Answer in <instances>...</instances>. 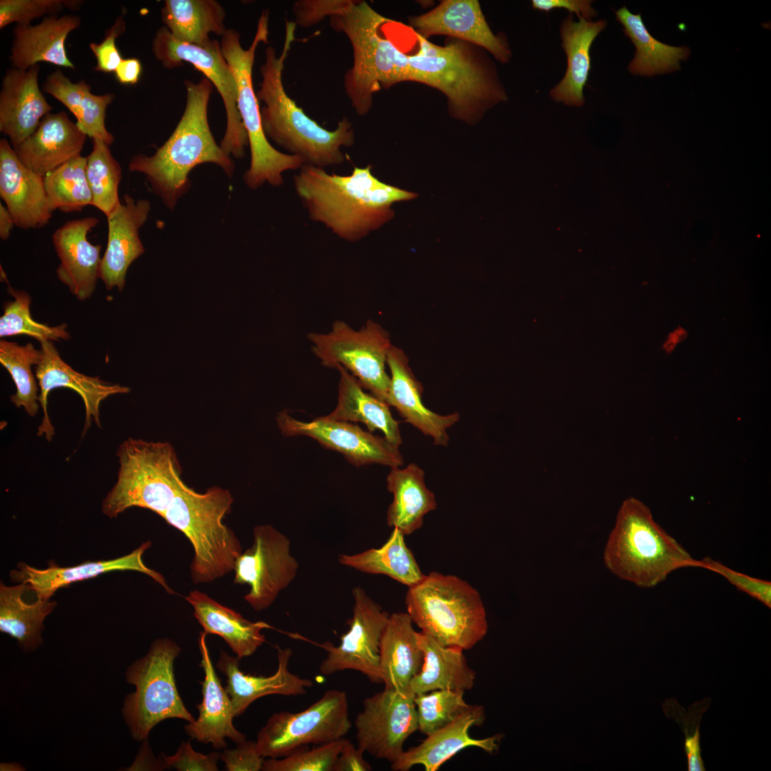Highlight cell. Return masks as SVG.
Segmentation results:
<instances>
[{"instance_id": "cell-49", "label": "cell", "mask_w": 771, "mask_h": 771, "mask_svg": "<svg viewBox=\"0 0 771 771\" xmlns=\"http://www.w3.org/2000/svg\"><path fill=\"white\" fill-rule=\"evenodd\" d=\"M113 94L96 95L88 91L83 99L80 118L76 121L79 128L94 139L103 141L111 146L114 141L105 125L107 106L113 101Z\"/></svg>"}, {"instance_id": "cell-48", "label": "cell", "mask_w": 771, "mask_h": 771, "mask_svg": "<svg viewBox=\"0 0 771 771\" xmlns=\"http://www.w3.org/2000/svg\"><path fill=\"white\" fill-rule=\"evenodd\" d=\"M345 737L294 752L283 758L264 760L263 771H333L345 745Z\"/></svg>"}, {"instance_id": "cell-43", "label": "cell", "mask_w": 771, "mask_h": 771, "mask_svg": "<svg viewBox=\"0 0 771 771\" xmlns=\"http://www.w3.org/2000/svg\"><path fill=\"white\" fill-rule=\"evenodd\" d=\"M87 158L78 156L44 177L46 192L53 209L64 213L81 211L91 205L92 194L86 177Z\"/></svg>"}, {"instance_id": "cell-14", "label": "cell", "mask_w": 771, "mask_h": 771, "mask_svg": "<svg viewBox=\"0 0 771 771\" xmlns=\"http://www.w3.org/2000/svg\"><path fill=\"white\" fill-rule=\"evenodd\" d=\"M152 52L163 67L172 69L191 64L201 71L220 94L226 113V128L220 146L228 155L242 158L248 145V135L237 108V85L233 73L216 40L205 46L180 41L161 26L152 41Z\"/></svg>"}, {"instance_id": "cell-50", "label": "cell", "mask_w": 771, "mask_h": 771, "mask_svg": "<svg viewBox=\"0 0 771 771\" xmlns=\"http://www.w3.org/2000/svg\"><path fill=\"white\" fill-rule=\"evenodd\" d=\"M64 6L66 1L62 0H1L0 29L12 23L29 25L45 14L56 15Z\"/></svg>"}, {"instance_id": "cell-47", "label": "cell", "mask_w": 771, "mask_h": 771, "mask_svg": "<svg viewBox=\"0 0 771 771\" xmlns=\"http://www.w3.org/2000/svg\"><path fill=\"white\" fill-rule=\"evenodd\" d=\"M710 703V698H705L690 705L687 711L675 698L667 699L662 704L665 715L674 719L685 734L684 751L688 771L706 770L701 755L699 729L702 715L709 709Z\"/></svg>"}, {"instance_id": "cell-8", "label": "cell", "mask_w": 771, "mask_h": 771, "mask_svg": "<svg viewBox=\"0 0 771 771\" xmlns=\"http://www.w3.org/2000/svg\"><path fill=\"white\" fill-rule=\"evenodd\" d=\"M405 604L413 623L444 646L463 650L486 635V611L479 592L453 575L431 572L408 588Z\"/></svg>"}, {"instance_id": "cell-45", "label": "cell", "mask_w": 771, "mask_h": 771, "mask_svg": "<svg viewBox=\"0 0 771 771\" xmlns=\"http://www.w3.org/2000/svg\"><path fill=\"white\" fill-rule=\"evenodd\" d=\"M1 271L8 284L7 292L14 298V301H7L4 304V314L0 318L1 338L26 334L39 342L46 340L59 341L60 339L68 340L71 338L69 333L66 331V323L49 326L35 321L30 313L31 303L30 296L24 291L12 288L1 268Z\"/></svg>"}, {"instance_id": "cell-38", "label": "cell", "mask_w": 771, "mask_h": 771, "mask_svg": "<svg viewBox=\"0 0 771 771\" xmlns=\"http://www.w3.org/2000/svg\"><path fill=\"white\" fill-rule=\"evenodd\" d=\"M615 13L625 34L635 47L634 58L628 66L631 74L650 77L680 69V61H685L690 56L689 48L659 41L647 29L641 14L631 13L625 6Z\"/></svg>"}, {"instance_id": "cell-55", "label": "cell", "mask_w": 771, "mask_h": 771, "mask_svg": "<svg viewBox=\"0 0 771 771\" xmlns=\"http://www.w3.org/2000/svg\"><path fill=\"white\" fill-rule=\"evenodd\" d=\"M126 24L123 15L116 19L112 26L106 32L104 39L100 43H91L89 47L96 59L94 70L97 71L114 72L123 59L116 46V39L125 30Z\"/></svg>"}, {"instance_id": "cell-28", "label": "cell", "mask_w": 771, "mask_h": 771, "mask_svg": "<svg viewBox=\"0 0 771 771\" xmlns=\"http://www.w3.org/2000/svg\"><path fill=\"white\" fill-rule=\"evenodd\" d=\"M151 545V543L147 541L123 557L109 560L89 561L71 567L53 565L41 570L21 563L19 570L12 571L11 575L16 582L27 584L29 589L36 593L37 598L41 600H49L59 588L72 583L115 570H136L144 573L159 583L168 593L173 594L164 577L143 563V555Z\"/></svg>"}, {"instance_id": "cell-39", "label": "cell", "mask_w": 771, "mask_h": 771, "mask_svg": "<svg viewBox=\"0 0 771 771\" xmlns=\"http://www.w3.org/2000/svg\"><path fill=\"white\" fill-rule=\"evenodd\" d=\"M165 26L177 40L205 46L213 33L223 36L226 13L215 0H166L161 9Z\"/></svg>"}, {"instance_id": "cell-63", "label": "cell", "mask_w": 771, "mask_h": 771, "mask_svg": "<svg viewBox=\"0 0 771 771\" xmlns=\"http://www.w3.org/2000/svg\"><path fill=\"white\" fill-rule=\"evenodd\" d=\"M9 767L11 768V770H21V769H19L20 766L18 764L11 763V764H3V765L1 764V770H7Z\"/></svg>"}, {"instance_id": "cell-4", "label": "cell", "mask_w": 771, "mask_h": 771, "mask_svg": "<svg viewBox=\"0 0 771 771\" xmlns=\"http://www.w3.org/2000/svg\"><path fill=\"white\" fill-rule=\"evenodd\" d=\"M607 568L621 580L651 588L673 571L698 567L687 550L654 520L650 509L633 497L620 507L603 553Z\"/></svg>"}, {"instance_id": "cell-24", "label": "cell", "mask_w": 771, "mask_h": 771, "mask_svg": "<svg viewBox=\"0 0 771 771\" xmlns=\"http://www.w3.org/2000/svg\"><path fill=\"white\" fill-rule=\"evenodd\" d=\"M151 203L135 201L125 194L123 201L106 216L108 241L101 258L99 278L107 290L116 287L121 292L130 265L145 251L139 230L147 221Z\"/></svg>"}, {"instance_id": "cell-21", "label": "cell", "mask_w": 771, "mask_h": 771, "mask_svg": "<svg viewBox=\"0 0 771 771\" xmlns=\"http://www.w3.org/2000/svg\"><path fill=\"white\" fill-rule=\"evenodd\" d=\"M0 196L18 228H42L52 217L44 177L21 163L6 138L0 140Z\"/></svg>"}, {"instance_id": "cell-58", "label": "cell", "mask_w": 771, "mask_h": 771, "mask_svg": "<svg viewBox=\"0 0 771 771\" xmlns=\"http://www.w3.org/2000/svg\"><path fill=\"white\" fill-rule=\"evenodd\" d=\"M364 752L349 740L339 754L333 771H370L371 765L363 758Z\"/></svg>"}, {"instance_id": "cell-33", "label": "cell", "mask_w": 771, "mask_h": 771, "mask_svg": "<svg viewBox=\"0 0 771 771\" xmlns=\"http://www.w3.org/2000/svg\"><path fill=\"white\" fill-rule=\"evenodd\" d=\"M379 656L385 688L410 691V682L420 672L424 654L408 613L390 615L381 637Z\"/></svg>"}, {"instance_id": "cell-31", "label": "cell", "mask_w": 771, "mask_h": 771, "mask_svg": "<svg viewBox=\"0 0 771 771\" xmlns=\"http://www.w3.org/2000/svg\"><path fill=\"white\" fill-rule=\"evenodd\" d=\"M80 24V17L72 14L50 15L36 25L16 24L9 56L11 67L28 69L44 61L74 69L67 56L65 42Z\"/></svg>"}, {"instance_id": "cell-44", "label": "cell", "mask_w": 771, "mask_h": 771, "mask_svg": "<svg viewBox=\"0 0 771 771\" xmlns=\"http://www.w3.org/2000/svg\"><path fill=\"white\" fill-rule=\"evenodd\" d=\"M91 152L86 157V177L92 194L91 205L108 216L121 203L119 186L122 177L119 163L113 156L109 145L99 139L92 141Z\"/></svg>"}, {"instance_id": "cell-6", "label": "cell", "mask_w": 771, "mask_h": 771, "mask_svg": "<svg viewBox=\"0 0 771 771\" xmlns=\"http://www.w3.org/2000/svg\"><path fill=\"white\" fill-rule=\"evenodd\" d=\"M388 20L363 1H355L344 13L331 17V27L343 32L352 46L353 65L343 82L353 108L361 116L371 110L375 93L410 81L408 55L383 36Z\"/></svg>"}, {"instance_id": "cell-10", "label": "cell", "mask_w": 771, "mask_h": 771, "mask_svg": "<svg viewBox=\"0 0 771 771\" xmlns=\"http://www.w3.org/2000/svg\"><path fill=\"white\" fill-rule=\"evenodd\" d=\"M268 10H264L248 49L241 46L240 34L233 29L225 31L220 43L237 85V108L251 150V163L243 175V181L251 189H257L266 182L280 186L283 183V173L300 169L305 164L300 157L276 149L269 143L262 127L259 102L252 84V69L258 44L268 42Z\"/></svg>"}, {"instance_id": "cell-37", "label": "cell", "mask_w": 771, "mask_h": 771, "mask_svg": "<svg viewBox=\"0 0 771 771\" xmlns=\"http://www.w3.org/2000/svg\"><path fill=\"white\" fill-rule=\"evenodd\" d=\"M339 372L338 402L335 409L326 418L365 424L370 432L378 430L392 444L400 447L402 438L399 422L395 420L389 405L371 393H367L358 380L344 367L337 366Z\"/></svg>"}, {"instance_id": "cell-12", "label": "cell", "mask_w": 771, "mask_h": 771, "mask_svg": "<svg viewBox=\"0 0 771 771\" xmlns=\"http://www.w3.org/2000/svg\"><path fill=\"white\" fill-rule=\"evenodd\" d=\"M307 338L323 366L344 367L364 389L387 403L390 376L386 365L392 344L388 332L381 325L369 320L356 330L337 320L329 332L310 333Z\"/></svg>"}, {"instance_id": "cell-53", "label": "cell", "mask_w": 771, "mask_h": 771, "mask_svg": "<svg viewBox=\"0 0 771 771\" xmlns=\"http://www.w3.org/2000/svg\"><path fill=\"white\" fill-rule=\"evenodd\" d=\"M354 0H299L294 3L293 21L296 26L310 27L318 24L327 16L333 17L344 13Z\"/></svg>"}, {"instance_id": "cell-64", "label": "cell", "mask_w": 771, "mask_h": 771, "mask_svg": "<svg viewBox=\"0 0 771 771\" xmlns=\"http://www.w3.org/2000/svg\"><path fill=\"white\" fill-rule=\"evenodd\" d=\"M675 344L676 341L672 338H671L668 341L666 342L665 345V349L668 351H670L673 349Z\"/></svg>"}, {"instance_id": "cell-30", "label": "cell", "mask_w": 771, "mask_h": 771, "mask_svg": "<svg viewBox=\"0 0 771 771\" xmlns=\"http://www.w3.org/2000/svg\"><path fill=\"white\" fill-rule=\"evenodd\" d=\"M278 667L270 676H255L243 673L239 668L240 659L220 650L216 667L227 677L225 690L233 706L235 717L243 714L258 698L269 695H302L313 685L312 680L291 672L288 662L291 648L276 647Z\"/></svg>"}, {"instance_id": "cell-40", "label": "cell", "mask_w": 771, "mask_h": 771, "mask_svg": "<svg viewBox=\"0 0 771 771\" xmlns=\"http://www.w3.org/2000/svg\"><path fill=\"white\" fill-rule=\"evenodd\" d=\"M405 535L393 528L390 537L379 548H371L358 554H341V564L362 573L385 575L407 585L420 583L425 577L404 540Z\"/></svg>"}, {"instance_id": "cell-22", "label": "cell", "mask_w": 771, "mask_h": 771, "mask_svg": "<svg viewBox=\"0 0 771 771\" xmlns=\"http://www.w3.org/2000/svg\"><path fill=\"white\" fill-rule=\"evenodd\" d=\"M99 222L94 216L70 220L52 234L60 260L57 277L80 301L91 296L99 278L101 246L94 245L88 240V234Z\"/></svg>"}, {"instance_id": "cell-9", "label": "cell", "mask_w": 771, "mask_h": 771, "mask_svg": "<svg viewBox=\"0 0 771 771\" xmlns=\"http://www.w3.org/2000/svg\"><path fill=\"white\" fill-rule=\"evenodd\" d=\"M116 482L102 503V512L116 518L139 507L163 518L184 483L174 448L168 442L128 438L119 446Z\"/></svg>"}, {"instance_id": "cell-15", "label": "cell", "mask_w": 771, "mask_h": 771, "mask_svg": "<svg viewBox=\"0 0 771 771\" xmlns=\"http://www.w3.org/2000/svg\"><path fill=\"white\" fill-rule=\"evenodd\" d=\"M252 545L236 561L234 584L248 585L245 600L256 610L269 608L294 580L298 563L289 539L271 525L253 529Z\"/></svg>"}, {"instance_id": "cell-26", "label": "cell", "mask_w": 771, "mask_h": 771, "mask_svg": "<svg viewBox=\"0 0 771 771\" xmlns=\"http://www.w3.org/2000/svg\"><path fill=\"white\" fill-rule=\"evenodd\" d=\"M387 365L390 372L387 404L395 408L405 423L431 437L435 445L447 446L450 440L448 429L459 420V414L439 415L423 405V387L415 377L402 349L390 346Z\"/></svg>"}, {"instance_id": "cell-16", "label": "cell", "mask_w": 771, "mask_h": 771, "mask_svg": "<svg viewBox=\"0 0 771 771\" xmlns=\"http://www.w3.org/2000/svg\"><path fill=\"white\" fill-rule=\"evenodd\" d=\"M415 695L384 688L364 699L357 715V747L377 759L395 762L408 737L418 730Z\"/></svg>"}, {"instance_id": "cell-25", "label": "cell", "mask_w": 771, "mask_h": 771, "mask_svg": "<svg viewBox=\"0 0 771 771\" xmlns=\"http://www.w3.org/2000/svg\"><path fill=\"white\" fill-rule=\"evenodd\" d=\"M39 64L28 69H8L0 91V131L15 148L37 128L53 106L43 95L38 83Z\"/></svg>"}, {"instance_id": "cell-61", "label": "cell", "mask_w": 771, "mask_h": 771, "mask_svg": "<svg viewBox=\"0 0 771 771\" xmlns=\"http://www.w3.org/2000/svg\"><path fill=\"white\" fill-rule=\"evenodd\" d=\"M15 226L14 221L11 213L5 206L0 203V238L5 241L7 240L11 233V231Z\"/></svg>"}, {"instance_id": "cell-17", "label": "cell", "mask_w": 771, "mask_h": 771, "mask_svg": "<svg viewBox=\"0 0 771 771\" xmlns=\"http://www.w3.org/2000/svg\"><path fill=\"white\" fill-rule=\"evenodd\" d=\"M354 599L353 615L347 621L348 631L334 646L324 644L328 653L319 665L323 675L345 670L363 674L371 682L383 683L380 669L379 644L390 614L376 603L360 586L352 590Z\"/></svg>"}, {"instance_id": "cell-20", "label": "cell", "mask_w": 771, "mask_h": 771, "mask_svg": "<svg viewBox=\"0 0 771 771\" xmlns=\"http://www.w3.org/2000/svg\"><path fill=\"white\" fill-rule=\"evenodd\" d=\"M409 21L415 33L427 39L433 35L449 36L485 49L503 64L512 56L506 38L493 32L477 0H443Z\"/></svg>"}, {"instance_id": "cell-51", "label": "cell", "mask_w": 771, "mask_h": 771, "mask_svg": "<svg viewBox=\"0 0 771 771\" xmlns=\"http://www.w3.org/2000/svg\"><path fill=\"white\" fill-rule=\"evenodd\" d=\"M698 567L712 570L725 578L738 590L771 608V583L737 572L710 557L698 560Z\"/></svg>"}, {"instance_id": "cell-19", "label": "cell", "mask_w": 771, "mask_h": 771, "mask_svg": "<svg viewBox=\"0 0 771 771\" xmlns=\"http://www.w3.org/2000/svg\"><path fill=\"white\" fill-rule=\"evenodd\" d=\"M41 356L39 363L35 366L36 378L39 387V402L43 410V418L38 427L36 435H45L51 441L55 434L48 410L49 392L57 388H69L75 390L82 398L85 407L84 435L90 428L91 420L101 428L100 405L109 396L128 393L130 388L91 377L74 370L61 358L52 341L40 342Z\"/></svg>"}, {"instance_id": "cell-7", "label": "cell", "mask_w": 771, "mask_h": 771, "mask_svg": "<svg viewBox=\"0 0 771 771\" xmlns=\"http://www.w3.org/2000/svg\"><path fill=\"white\" fill-rule=\"evenodd\" d=\"M233 500L231 493L218 486L198 493L183 483L163 516L193 546L190 568L195 584L210 583L228 574L242 553L239 540L223 523Z\"/></svg>"}, {"instance_id": "cell-11", "label": "cell", "mask_w": 771, "mask_h": 771, "mask_svg": "<svg viewBox=\"0 0 771 771\" xmlns=\"http://www.w3.org/2000/svg\"><path fill=\"white\" fill-rule=\"evenodd\" d=\"M181 650L171 640L158 638L146 655L128 666L126 681L136 690L126 695L122 712L134 740H147L153 727L166 719L195 721L176 685L173 662Z\"/></svg>"}, {"instance_id": "cell-23", "label": "cell", "mask_w": 771, "mask_h": 771, "mask_svg": "<svg viewBox=\"0 0 771 771\" xmlns=\"http://www.w3.org/2000/svg\"><path fill=\"white\" fill-rule=\"evenodd\" d=\"M485 720V711L480 705H471L455 720L433 732L418 746L403 751L391 763L393 771H408L416 765H421L425 771H436L450 758L468 747H476L493 754L499 748L503 734L483 739L470 736L473 726H480Z\"/></svg>"}, {"instance_id": "cell-3", "label": "cell", "mask_w": 771, "mask_h": 771, "mask_svg": "<svg viewBox=\"0 0 771 771\" xmlns=\"http://www.w3.org/2000/svg\"><path fill=\"white\" fill-rule=\"evenodd\" d=\"M184 84V112L171 136L152 156L138 154L128 163L130 171L146 176L152 192L170 210L189 189L188 175L196 166L216 164L228 177L235 168L233 159L216 143L208 122L212 83L204 77L198 83L186 80Z\"/></svg>"}, {"instance_id": "cell-46", "label": "cell", "mask_w": 771, "mask_h": 771, "mask_svg": "<svg viewBox=\"0 0 771 771\" xmlns=\"http://www.w3.org/2000/svg\"><path fill=\"white\" fill-rule=\"evenodd\" d=\"M463 691L437 690L415 695L418 730L426 736L455 720L471 705Z\"/></svg>"}, {"instance_id": "cell-2", "label": "cell", "mask_w": 771, "mask_h": 771, "mask_svg": "<svg viewBox=\"0 0 771 771\" xmlns=\"http://www.w3.org/2000/svg\"><path fill=\"white\" fill-rule=\"evenodd\" d=\"M296 25L286 21L285 40L281 54L268 46L266 61L260 68L262 81L256 95L264 105L260 108L263 132L267 138L297 156L305 164L327 167L343 163L346 159L342 147L355 142L352 123L343 117L337 127L329 131L307 116L288 96L283 86L284 63L295 40Z\"/></svg>"}, {"instance_id": "cell-29", "label": "cell", "mask_w": 771, "mask_h": 771, "mask_svg": "<svg viewBox=\"0 0 771 771\" xmlns=\"http://www.w3.org/2000/svg\"><path fill=\"white\" fill-rule=\"evenodd\" d=\"M86 138L76 123L61 111L46 115L36 131L13 148L24 166L44 177L80 156Z\"/></svg>"}, {"instance_id": "cell-13", "label": "cell", "mask_w": 771, "mask_h": 771, "mask_svg": "<svg viewBox=\"0 0 771 771\" xmlns=\"http://www.w3.org/2000/svg\"><path fill=\"white\" fill-rule=\"evenodd\" d=\"M351 728L346 692L328 690L307 709L272 715L257 735L259 753L265 758L286 757L307 745L332 742Z\"/></svg>"}, {"instance_id": "cell-5", "label": "cell", "mask_w": 771, "mask_h": 771, "mask_svg": "<svg viewBox=\"0 0 771 771\" xmlns=\"http://www.w3.org/2000/svg\"><path fill=\"white\" fill-rule=\"evenodd\" d=\"M479 48L454 39L442 46L435 57L408 55L410 81L440 91L448 99L450 115L469 124L508 100L494 63Z\"/></svg>"}, {"instance_id": "cell-36", "label": "cell", "mask_w": 771, "mask_h": 771, "mask_svg": "<svg viewBox=\"0 0 771 771\" xmlns=\"http://www.w3.org/2000/svg\"><path fill=\"white\" fill-rule=\"evenodd\" d=\"M386 482L393 494L387 524L405 535H410L422 527L424 516L437 507L434 493L426 487L424 470L413 463L405 468H391Z\"/></svg>"}, {"instance_id": "cell-18", "label": "cell", "mask_w": 771, "mask_h": 771, "mask_svg": "<svg viewBox=\"0 0 771 771\" xmlns=\"http://www.w3.org/2000/svg\"><path fill=\"white\" fill-rule=\"evenodd\" d=\"M276 422L283 435L313 438L322 446L340 453L356 467L376 463L391 468L401 467L404 463L399 447L384 436L373 435L348 421L322 416L304 422L282 410L278 413Z\"/></svg>"}, {"instance_id": "cell-54", "label": "cell", "mask_w": 771, "mask_h": 771, "mask_svg": "<svg viewBox=\"0 0 771 771\" xmlns=\"http://www.w3.org/2000/svg\"><path fill=\"white\" fill-rule=\"evenodd\" d=\"M159 758L168 769L174 768L178 771H217V762L221 759V753L212 752L203 755L196 752L190 741L183 742L177 752L171 756L161 752Z\"/></svg>"}, {"instance_id": "cell-57", "label": "cell", "mask_w": 771, "mask_h": 771, "mask_svg": "<svg viewBox=\"0 0 771 771\" xmlns=\"http://www.w3.org/2000/svg\"><path fill=\"white\" fill-rule=\"evenodd\" d=\"M590 0H533V9L548 12L553 9H564L569 14H575L579 19L592 20L598 15Z\"/></svg>"}, {"instance_id": "cell-34", "label": "cell", "mask_w": 771, "mask_h": 771, "mask_svg": "<svg viewBox=\"0 0 771 771\" xmlns=\"http://www.w3.org/2000/svg\"><path fill=\"white\" fill-rule=\"evenodd\" d=\"M185 598L193 608V615L203 631L221 637L240 660L252 655L266 642L261 633L268 627L265 623L251 622L197 590Z\"/></svg>"}, {"instance_id": "cell-52", "label": "cell", "mask_w": 771, "mask_h": 771, "mask_svg": "<svg viewBox=\"0 0 771 771\" xmlns=\"http://www.w3.org/2000/svg\"><path fill=\"white\" fill-rule=\"evenodd\" d=\"M42 89L61 102L77 121L80 118L84 96L91 90V86L84 80L76 83L71 82L57 69L47 76L43 83Z\"/></svg>"}, {"instance_id": "cell-27", "label": "cell", "mask_w": 771, "mask_h": 771, "mask_svg": "<svg viewBox=\"0 0 771 771\" xmlns=\"http://www.w3.org/2000/svg\"><path fill=\"white\" fill-rule=\"evenodd\" d=\"M206 635V632H201L198 639L201 655L200 666L204 672L203 680L199 681L202 687V701L196 706L199 714L197 720L184 726V730L192 740L211 743L213 748L219 750L227 746L225 737L238 743L246 740V736L233 724V706L214 670Z\"/></svg>"}, {"instance_id": "cell-42", "label": "cell", "mask_w": 771, "mask_h": 771, "mask_svg": "<svg viewBox=\"0 0 771 771\" xmlns=\"http://www.w3.org/2000/svg\"><path fill=\"white\" fill-rule=\"evenodd\" d=\"M41 356V350L36 349L32 343L19 346L16 342L0 341V362L11 375L16 388L10 397L11 401L17 408L23 407L31 417L36 415L40 405L39 387L31 367L39 363Z\"/></svg>"}, {"instance_id": "cell-59", "label": "cell", "mask_w": 771, "mask_h": 771, "mask_svg": "<svg viewBox=\"0 0 771 771\" xmlns=\"http://www.w3.org/2000/svg\"><path fill=\"white\" fill-rule=\"evenodd\" d=\"M114 73L119 83L135 84L141 74V61L136 58L123 59Z\"/></svg>"}, {"instance_id": "cell-32", "label": "cell", "mask_w": 771, "mask_h": 771, "mask_svg": "<svg viewBox=\"0 0 771 771\" xmlns=\"http://www.w3.org/2000/svg\"><path fill=\"white\" fill-rule=\"evenodd\" d=\"M607 27V21L573 19L569 14L560 28L562 48L567 56V68L562 80L550 91V98L566 106L580 107L585 104L583 89L591 69L590 49L598 35Z\"/></svg>"}, {"instance_id": "cell-62", "label": "cell", "mask_w": 771, "mask_h": 771, "mask_svg": "<svg viewBox=\"0 0 771 771\" xmlns=\"http://www.w3.org/2000/svg\"><path fill=\"white\" fill-rule=\"evenodd\" d=\"M672 338L676 342L682 341L686 338V333L684 331L678 330L675 332V335Z\"/></svg>"}, {"instance_id": "cell-60", "label": "cell", "mask_w": 771, "mask_h": 771, "mask_svg": "<svg viewBox=\"0 0 771 771\" xmlns=\"http://www.w3.org/2000/svg\"><path fill=\"white\" fill-rule=\"evenodd\" d=\"M165 769H166L165 765L160 758L158 760L155 759L148 745L145 742V745L128 770H163Z\"/></svg>"}, {"instance_id": "cell-35", "label": "cell", "mask_w": 771, "mask_h": 771, "mask_svg": "<svg viewBox=\"0 0 771 771\" xmlns=\"http://www.w3.org/2000/svg\"><path fill=\"white\" fill-rule=\"evenodd\" d=\"M418 637L424 661L420 672L410 682L412 693L437 690L465 692L472 689L475 672L468 665L463 649L442 645L422 631L418 633Z\"/></svg>"}, {"instance_id": "cell-41", "label": "cell", "mask_w": 771, "mask_h": 771, "mask_svg": "<svg viewBox=\"0 0 771 771\" xmlns=\"http://www.w3.org/2000/svg\"><path fill=\"white\" fill-rule=\"evenodd\" d=\"M27 584L14 586L0 585V630L16 639L26 650L35 649L41 642V631L45 618L54 609L56 603L38 599L28 604L22 599Z\"/></svg>"}, {"instance_id": "cell-1", "label": "cell", "mask_w": 771, "mask_h": 771, "mask_svg": "<svg viewBox=\"0 0 771 771\" xmlns=\"http://www.w3.org/2000/svg\"><path fill=\"white\" fill-rule=\"evenodd\" d=\"M293 182L309 217L349 242L361 240L390 221L394 203L418 196L380 181L371 165L355 166L351 174L341 176L303 164Z\"/></svg>"}, {"instance_id": "cell-56", "label": "cell", "mask_w": 771, "mask_h": 771, "mask_svg": "<svg viewBox=\"0 0 771 771\" xmlns=\"http://www.w3.org/2000/svg\"><path fill=\"white\" fill-rule=\"evenodd\" d=\"M236 744L234 749H225L221 753L226 770H261L264 757L259 753L256 742L245 740Z\"/></svg>"}]
</instances>
